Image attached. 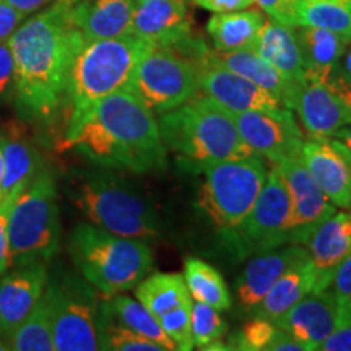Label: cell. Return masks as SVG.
Wrapping results in <instances>:
<instances>
[{
    "label": "cell",
    "mask_w": 351,
    "mask_h": 351,
    "mask_svg": "<svg viewBox=\"0 0 351 351\" xmlns=\"http://www.w3.org/2000/svg\"><path fill=\"white\" fill-rule=\"evenodd\" d=\"M83 41L64 0L21 23L8 38L13 95L26 119L49 121L67 96L69 77Z\"/></svg>",
    "instance_id": "cell-1"
},
{
    "label": "cell",
    "mask_w": 351,
    "mask_h": 351,
    "mask_svg": "<svg viewBox=\"0 0 351 351\" xmlns=\"http://www.w3.org/2000/svg\"><path fill=\"white\" fill-rule=\"evenodd\" d=\"M65 147L104 168L145 174L166 168L168 153L152 111L132 90L103 98L65 130Z\"/></svg>",
    "instance_id": "cell-2"
},
{
    "label": "cell",
    "mask_w": 351,
    "mask_h": 351,
    "mask_svg": "<svg viewBox=\"0 0 351 351\" xmlns=\"http://www.w3.org/2000/svg\"><path fill=\"white\" fill-rule=\"evenodd\" d=\"M158 125L166 150L195 171L219 161L257 155L241 137L232 112L204 93L160 114Z\"/></svg>",
    "instance_id": "cell-3"
},
{
    "label": "cell",
    "mask_w": 351,
    "mask_h": 351,
    "mask_svg": "<svg viewBox=\"0 0 351 351\" xmlns=\"http://www.w3.org/2000/svg\"><path fill=\"white\" fill-rule=\"evenodd\" d=\"M152 44L135 34L96 39L82 44L70 70L67 96L69 127L98 101L117 91L130 90L135 70Z\"/></svg>",
    "instance_id": "cell-4"
},
{
    "label": "cell",
    "mask_w": 351,
    "mask_h": 351,
    "mask_svg": "<svg viewBox=\"0 0 351 351\" xmlns=\"http://www.w3.org/2000/svg\"><path fill=\"white\" fill-rule=\"evenodd\" d=\"M69 252L83 278L103 296L134 289L153 267L152 249L145 241L117 236L91 223L73 228Z\"/></svg>",
    "instance_id": "cell-5"
},
{
    "label": "cell",
    "mask_w": 351,
    "mask_h": 351,
    "mask_svg": "<svg viewBox=\"0 0 351 351\" xmlns=\"http://www.w3.org/2000/svg\"><path fill=\"white\" fill-rule=\"evenodd\" d=\"M70 197L88 223L101 230L142 241L155 239L160 234L155 210L119 176L108 171L77 174Z\"/></svg>",
    "instance_id": "cell-6"
},
{
    "label": "cell",
    "mask_w": 351,
    "mask_h": 351,
    "mask_svg": "<svg viewBox=\"0 0 351 351\" xmlns=\"http://www.w3.org/2000/svg\"><path fill=\"white\" fill-rule=\"evenodd\" d=\"M200 173L197 207L228 243L252 210L269 169L261 155H249L210 165Z\"/></svg>",
    "instance_id": "cell-7"
},
{
    "label": "cell",
    "mask_w": 351,
    "mask_h": 351,
    "mask_svg": "<svg viewBox=\"0 0 351 351\" xmlns=\"http://www.w3.org/2000/svg\"><path fill=\"white\" fill-rule=\"evenodd\" d=\"M60 236L56 178L43 168L12 205L8 217L10 267L49 263L59 252Z\"/></svg>",
    "instance_id": "cell-8"
},
{
    "label": "cell",
    "mask_w": 351,
    "mask_h": 351,
    "mask_svg": "<svg viewBox=\"0 0 351 351\" xmlns=\"http://www.w3.org/2000/svg\"><path fill=\"white\" fill-rule=\"evenodd\" d=\"M44 300L49 306L54 351H95L98 343L99 300L85 278H47Z\"/></svg>",
    "instance_id": "cell-9"
},
{
    "label": "cell",
    "mask_w": 351,
    "mask_h": 351,
    "mask_svg": "<svg viewBox=\"0 0 351 351\" xmlns=\"http://www.w3.org/2000/svg\"><path fill=\"white\" fill-rule=\"evenodd\" d=\"M130 90L155 114L168 112L200 93L199 65L174 49L153 47L138 62Z\"/></svg>",
    "instance_id": "cell-10"
},
{
    "label": "cell",
    "mask_w": 351,
    "mask_h": 351,
    "mask_svg": "<svg viewBox=\"0 0 351 351\" xmlns=\"http://www.w3.org/2000/svg\"><path fill=\"white\" fill-rule=\"evenodd\" d=\"M291 212V197L282 171L271 165L256 204L228 244L239 257L282 247L289 243Z\"/></svg>",
    "instance_id": "cell-11"
},
{
    "label": "cell",
    "mask_w": 351,
    "mask_h": 351,
    "mask_svg": "<svg viewBox=\"0 0 351 351\" xmlns=\"http://www.w3.org/2000/svg\"><path fill=\"white\" fill-rule=\"evenodd\" d=\"M130 33L153 47L181 51L194 62L207 51L192 38L187 0H135Z\"/></svg>",
    "instance_id": "cell-12"
},
{
    "label": "cell",
    "mask_w": 351,
    "mask_h": 351,
    "mask_svg": "<svg viewBox=\"0 0 351 351\" xmlns=\"http://www.w3.org/2000/svg\"><path fill=\"white\" fill-rule=\"evenodd\" d=\"M232 117L249 148L271 165L288 158H301L304 137L289 109L282 112L245 111L232 114Z\"/></svg>",
    "instance_id": "cell-13"
},
{
    "label": "cell",
    "mask_w": 351,
    "mask_h": 351,
    "mask_svg": "<svg viewBox=\"0 0 351 351\" xmlns=\"http://www.w3.org/2000/svg\"><path fill=\"white\" fill-rule=\"evenodd\" d=\"M276 166L282 171L291 197L289 244L304 245L315 228L337 212V207L317 186L301 158H288Z\"/></svg>",
    "instance_id": "cell-14"
},
{
    "label": "cell",
    "mask_w": 351,
    "mask_h": 351,
    "mask_svg": "<svg viewBox=\"0 0 351 351\" xmlns=\"http://www.w3.org/2000/svg\"><path fill=\"white\" fill-rule=\"evenodd\" d=\"M205 54L197 62L200 93L210 96L232 114L245 111L282 112L287 109L269 91L221 65L210 62Z\"/></svg>",
    "instance_id": "cell-15"
},
{
    "label": "cell",
    "mask_w": 351,
    "mask_h": 351,
    "mask_svg": "<svg viewBox=\"0 0 351 351\" xmlns=\"http://www.w3.org/2000/svg\"><path fill=\"white\" fill-rule=\"evenodd\" d=\"M302 129L311 140L332 138L341 127L351 122V114L330 85V80L304 77L291 101Z\"/></svg>",
    "instance_id": "cell-16"
},
{
    "label": "cell",
    "mask_w": 351,
    "mask_h": 351,
    "mask_svg": "<svg viewBox=\"0 0 351 351\" xmlns=\"http://www.w3.org/2000/svg\"><path fill=\"white\" fill-rule=\"evenodd\" d=\"M47 278V263L12 265L0 275V333L7 341L41 300Z\"/></svg>",
    "instance_id": "cell-17"
},
{
    "label": "cell",
    "mask_w": 351,
    "mask_h": 351,
    "mask_svg": "<svg viewBox=\"0 0 351 351\" xmlns=\"http://www.w3.org/2000/svg\"><path fill=\"white\" fill-rule=\"evenodd\" d=\"M301 160L337 208H351V156L339 140H307Z\"/></svg>",
    "instance_id": "cell-18"
},
{
    "label": "cell",
    "mask_w": 351,
    "mask_h": 351,
    "mask_svg": "<svg viewBox=\"0 0 351 351\" xmlns=\"http://www.w3.org/2000/svg\"><path fill=\"white\" fill-rule=\"evenodd\" d=\"M340 324V309L328 289L309 293L275 320V326L291 333L304 343L307 351L320 350V345Z\"/></svg>",
    "instance_id": "cell-19"
},
{
    "label": "cell",
    "mask_w": 351,
    "mask_h": 351,
    "mask_svg": "<svg viewBox=\"0 0 351 351\" xmlns=\"http://www.w3.org/2000/svg\"><path fill=\"white\" fill-rule=\"evenodd\" d=\"M304 245L317 275L315 291L328 289L340 263L351 254V208L330 215L315 228Z\"/></svg>",
    "instance_id": "cell-20"
},
{
    "label": "cell",
    "mask_w": 351,
    "mask_h": 351,
    "mask_svg": "<svg viewBox=\"0 0 351 351\" xmlns=\"http://www.w3.org/2000/svg\"><path fill=\"white\" fill-rule=\"evenodd\" d=\"M83 41L130 34L135 0H64Z\"/></svg>",
    "instance_id": "cell-21"
},
{
    "label": "cell",
    "mask_w": 351,
    "mask_h": 351,
    "mask_svg": "<svg viewBox=\"0 0 351 351\" xmlns=\"http://www.w3.org/2000/svg\"><path fill=\"white\" fill-rule=\"evenodd\" d=\"M307 249L300 244L276 247L274 251L257 254L249 261L236 280V296L239 306L247 313H254L258 302L269 293L280 275L289 265L307 256Z\"/></svg>",
    "instance_id": "cell-22"
},
{
    "label": "cell",
    "mask_w": 351,
    "mask_h": 351,
    "mask_svg": "<svg viewBox=\"0 0 351 351\" xmlns=\"http://www.w3.org/2000/svg\"><path fill=\"white\" fill-rule=\"evenodd\" d=\"M0 150L3 158V173L0 181V204L15 202L39 171L41 156L25 132L19 127H8L0 134Z\"/></svg>",
    "instance_id": "cell-23"
},
{
    "label": "cell",
    "mask_w": 351,
    "mask_h": 351,
    "mask_svg": "<svg viewBox=\"0 0 351 351\" xmlns=\"http://www.w3.org/2000/svg\"><path fill=\"white\" fill-rule=\"evenodd\" d=\"M205 57L210 62L221 65L231 72L244 77L245 80L256 83L257 86L263 88L265 91L280 101L285 108L291 111V101L295 96L298 86L289 83L274 65L267 62L254 49H243L232 52H212L207 51Z\"/></svg>",
    "instance_id": "cell-24"
},
{
    "label": "cell",
    "mask_w": 351,
    "mask_h": 351,
    "mask_svg": "<svg viewBox=\"0 0 351 351\" xmlns=\"http://www.w3.org/2000/svg\"><path fill=\"white\" fill-rule=\"evenodd\" d=\"M317 289V275L311 262L309 254L301 261L289 265L271 285L263 300L254 309V317L278 320L287 311L291 309L302 298Z\"/></svg>",
    "instance_id": "cell-25"
},
{
    "label": "cell",
    "mask_w": 351,
    "mask_h": 351,
    "mask_svg": "<svg viewBox=\"0 0 351 351\" xmlns=\"http://www.w3.org/2000/svg\"><path fill=\"white\" fill-rule=\"evenodd\" d=\"M254 51L274 65L295 86H300L304 80L300 44L291 26L282 25L275 20H265Z\"/></svg>",
    "instance_id": "cell-26"
},
{
    "label": "cell",
    "mask_w": 351,
    "mask_h": 351,
    "mask_svg": "<svg viewBox=\"0 0 351 351\" xmlns=\"http://www.w3.org/2000/svg\"><path fill=\"white\" fill-rule=\"evenodd\" d=\"M295 33L300 44L304 75L322 82L330 80L351 36L306 26H296Z\"/></svg>",
    "instance_id": "cell-27"
},
{
    "label": "cell",
    "mask_w": 351,
    "mask_h": 351,
    "mask_svg": "<svg viewBox=\"0 0 351 351\" xmlns=\"http://www.w3.org/2000/svg\"><path fill=\"white\" fill-rule=\"evenodd\" d=\"M265 23V16L257 8L215 13L207 23L217 52L254 49L257 36Z\"/></svg>",
    "instance_id": "cell-28"
},
{
    "label": "cell",
    "mask_w": 351,
    "mask_h": 351,
    "mask_svg": "<svg viewBox=\"0 0 351 351\" xmlns=\"http://www.w3.org/2000/svg\"><path fill=\"white\" fill-rule=\"evenodd\" d=\"M135 296L158 319L182 304H191L186 278L181 274H153L145 276L137 287Z\"/></svg>",
    "instance_id": "cell-29"
},
{
    "label": "cell",
    "mask_w": 351,
    "mask_h": 351,
    "mask_svg": "<svg viewBox=\"0 0 351 351\" xmlns=\"http://www.w3.org/2000/svg\"><path fill=\"white\" fill-rule=\"evenodd\" d=\"M103 302L106 304L109 313L112 314V317L124 327L130 328L138 335L147 337L148 340L155 341L163 351L178 350L174 341L165 333L158 319L138 300L119 293V295L114 296H104Z\"/></svg>",
    "instance_id": "cell-30"
},
{
    "label": "cell",
    "mask_w": 351,
    "mask_h": 351,
    "mask_svg": "<svg viewBox=\"0 0 351 351\" xmlns=\"http://www.w3.org/2000/svg\"><path fill=\"white\" fill-rule=\"evenodd\" d=\"M296 26L351 36V0H295Z\"/></svg>",
    "instance_id": "cell-31"
},
{
    "label": "cell",
    "mask_w": 351,
    "mask_h": 351,
    "mask_svg": "<svg viewBox=\"0 0 351 351\" xmlns=\"http://www.w3.org/2000/svg\"><path fill=\"white\" fill-rule=\"evenodd\" d=\"M184 278L192 300L205 302L219 313L231 309L232 300L225 278L210 263L200 258H187L184 265Z\"/></svg>",
    "instance_id": "cell-32"
},
{
    "label": "cell",
    "mask_w": 351,
    "mask_h": 351,
    "mask_svg": "<svg viewBox=\"0 0 351 351\" xmlns=\"http://www.w3.org/2000/svg\"><path fill=\"white\" fill-rule=\"evenodd\" d=\"M13 351H54L52 320L44 296L8 339Z\"/></svg>",
    "instance_id": "cell-33"
},
{
    "label": "cell",
    "mask_w": 351,
    "mask_h": 351,
    "mask_svg": "<svg viewBox=\"0 0 351 351\" xmlns=\"http://www.w3.org/2000/svg\"><path fill=\"white\" fill-rule=\"evenodd\" d=\"M98 343L99 350L108 351H163L155 341L117 322L103 301L98 309Z\"/></svg>",
    "instance_id": "cell-34"
},
{
    "label": "cell",
    "mask_w": 351,
    "mask_h": 351,
    "mask_svg": "<svg viewBox=\"0 0 351 351\" xmlns=\"http://www.w3.org/2000/svg\"><path fill=\"white\" fill-rule=\"evenodd\" d=\"M228 324L221 319L219 311L200 301H192V337L194 346L204 350L215 340L226 335Z\"/></svg>",
    "instance_id": "cell-35"
},
{
    "label": "cell",
    "mask_w": 351,
    "mask_h": 351,
    "mask_svg": "<svg viewBox=\"0 0 351 351\" xmlns=\"http://www.w3.org/2000/svg\"><path fill=\"white\" fill-rule=\"evenodd\" d=\"M158 322L163 327L166 335L174 341L179 351H189L194 348L192 337V302L182 304L158 317Z\"/></svg>",
    "instance_id": "cell-36"
},
{
    "label": "cell",
    "mask_w": 351,
    "mask_h": 351,
    "mask_svg": "<svg viewBox=\"0 0 351 351\" xmlns=\"http://www.w3.org/2000/svg\"><path fill=\"white\" fill-rule=\"evenodd\" d=\"M278 330L275 322L271 320L254 317L238 332V335L232 337L230 343V350H243V351H265V346L274 339Z\"/></svg>",
    "instance_id": "cell-37"
},
{
    "label": "cell",
    "mask_w": 351,
    "mask_h": 351,
    "mask_svg": "<svg viewBox=\"0 0 351 351\" xmlns=\"http://www.w3.org/2000/svg\"><path fill=\"white\" fill-rule=\"evenodd\" d=\"M328 291L332 293L339 306L341 324L351 322V254L337 269Z\"/></svg>",
    "instance_id": "cell-38"
},
{
    "label": "cell",
    "mask_w": 351,
    "mask_h": 351,
    "mask_svg": "<svg viewBox=\"0 0 351 351\" xmlns=\"http://www.w3.org/2000/svg\"><path fill=\"white\" fill-rule=\"evenodd\" d=\"M271 20L295 28V0H254Z\"/></svg>",
    "instance_id": "cell-39"
},
{
    "label": "cell",
    "mask_w": 351,
    "mask_h": 351,
    "mask_svg": "<svg viewBox=\"0 0 351 351\" xmlns=\"http://www.w3.org/2000/svg\"><path fill=\"white\" fill-rule=\"evenodd\" d=\"M13 93V56L7 43H0V101Z\"/></svg>",
    "instance_id": "cell-40"
},
{
    "label": "cell",
    "mask_w": 351,
    "mask_h": 351,
    "mask_svg": "<svg viewBox=\"0 0 351 351\" xmlns=\"http://www.w3.org/2000/svg\"><path fill=\"white\" fill-rule=\"evenodd\" d=\"M26 16L13 8L7 0H0V43H7Z\"/></svg>",
    "instance_id": "cell-41"
},
{
    "label": "cell",
    "mask_w": 351,
    "mask_h": 351,
    "mask_svg": "<svg viewBox=\"0 0 351 351\" xmlns=\"http://www.w3.org/2000/svg\"><path fill=\"white\" fill-rule=\"evenodd\" d=\"M15 202L0 204V275L10 269V247H8V217Z\"/></svg>",
    "instance_id": "cell-42"
},
{
    "label": "cell",
    "mask_w": 351,
    "mask_h": 351,
    "mask_svg": "<svg viewBox=\"0 0 351 351\" xmlns=\"http://www.w3.org/2000/svg\"><path fill=\"white\" fill-rule=\"evenodd\" d=\"M322 351H351V322H343L320 345Z\"/></svg>",
    "instance_id": "cell-43"
},
{
    "label": "cell",
    "mask_w": 351,
    "mask_h": 351,
    "mask_svg": "<svg viewBox=\"0 0 351 351\" xmlns=\"http://www.w3.org/2000/svg\"><path fill=\"white\" fill-rule=\"evenodd\" d=\"M192 2L213 13L243 10L254 5V0H192Z\"/></svg>",
    "instance_id": "cell-44"
},
{
    "label": "cell",
    "mask_w": 351,
    "mask_h": 351,
    "mask_svg": "<svg viewBox=\"0 0 351 351\" xmlns=\"http://www.w3.org/2000/svg\"><path fill=\"white\" fill-rule=\"evenodd\" d=\"M278 327V326H276ZM265 351H307L304 343L295 339L291 333L278 327V330L274 335V339L265 346Z\"/></svg>",
    "instance_id": "cell-45"
},
{
    "label": "cell",
    "mask_w": 351,
    "mask_h": 351,
    "mask_svg": "<svg viewBox=\"0 0 351 351\" xmlns=\"http://www.w3.org/2000/svg\"><path fill=\"white\" fill-rule=\"evenodd\" d=\"M333 75L340 77L341 80L350 83L351 85V39L348 41V44H346L345 52L341 54L339 64H337L335 72H333Z\"/></svg>",
    "instance_id": "cell-46"
},
{
    "label": "cell",
    "mask_w": 351,
    "mask_h": 351,
    "mask_svg": "<svg viewBox=\"0 0 351 351\" xmlns=\"http://www.w3.org/2000/svg\"><path fill=\"white\" fill-rule=\"evenodd\" d=\"M7 2L10 3L13 8H16V10L23 13L25 16H28L32 15L33 12L39 10L41 7L47 5V3L56 2V0H7Z\"/></svg>",
    "instance_id": "cell-47"
},
{
    "label": "cell",
    "mask_w": 351,
    "mask_h": 351,
    "mask_svg": "<svg viewBox=\"0 0 351 351\" xmlns=\"http://www.w3.org/2000/svg\"><path fill=\"white\" fill-rule=\"evenodd\" d=\"M330 85L333 90H335V93L339 95V98L343 101L346 109H348V112L351 114V85L350 83L343 82L340 77L332 75Z\"/></svg>",
    "instance_id": "cell-48"
},
{
    "label": "cell",
    "mask_w": 351,
    "mask_h": 351,
    "mask_svg": "<svg viewBox=\"0 0 351 351\" xmlns=\"http://www.w3.org/2000/svg\"><path fill=\"white\" fill-rule=\"evenodd\" d=\"M333 138L339 140V142L343 145V148L348 152V155L351 156V122L341 127L340 130H337V134L333 135Z\"/></svg>",
    "instance_id": "cell-49"
},
{
    "label": "cell",
    "mask_w": 351,
    "mask_h": 351,
    "mask_svg": "<svg viewBox=\"0 0 351 351\" xmlns=\"http://www.w3.org/2000/svg\"><path fill=\"white\" fill-rule=\"evenodd\" d=\"M10 350V346H8V341L3 339V335H0V351H7Z\"/></svg>",
    "instance_id": "cell-50"
},
{
    "label": "cell",
    "mask_w": 351,
    "mask_h": 351,
    "mask_svg": "<svg viewBox=\"0 0 351 351\" xmlns=\"http://www.w3.org/2000/svg\"><path fill=\"white\" fill-rule=\"evenodd\" d=\"M2 173H3V158H2V150H0V181H2Z\"/></svg>",
    "instance_id": "cell-51"
},
{
    "label": "cell",
    "mask_w": 351,
    "mask_h": 351,
    "mask_svg": "<svg viewBox=\"0 0 351 351\" xmlns=\"http://www.w3.org/2000/svg\"><path fill=\"white\" fill-rule=\"evenodd\" d=\"M0 335H2V333H0Z\"/></svg>",
    "instance_id": "cell-52"
}]
</instances>
